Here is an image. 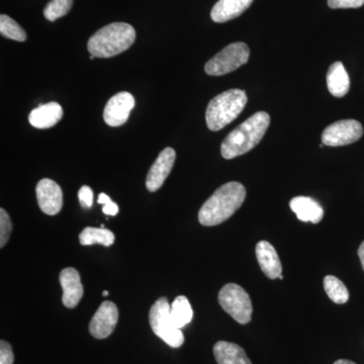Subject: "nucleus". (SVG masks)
Segmentation results:
<instances>
[{"label": "nucleus", "mask_w": 364, "mask_h": 364, "mask_svg": "<svg viewBox=\"0 0 364 364\" xmlns=\"http://www.w3.org/2000/svg\"><path fill=\"white\" fill-rule=\"evenodd\" d=\"M246 189L239 182H228L220 186L203 203L198 212V221L203 226L212 227L222 224L243 205Z\"/></svg>", "instance_id": "f257e3e1"}, {"label": "nucleus", "mask_w": 364, "mask_h": 364, "mask_svg": "<svg viewBox=\"0 0 364 364\" xmlns=\"http://www.w3.org/2000/svg\"><path fill=\"white\" fill-rule=\"evenodd\" d=\"M270 124V116L265 112H258L237 127L225 139L221 146V154L230 160L246 154L262 140Z\"/></svg>", "instance_id": "f03ea898"}, {"label": "nucleus", "mask_w": 364, "mask_h": 364, "mask_svg": "<svg viewBox=\"0 0 364 364\" xmlns=\"http://www.w3.org/2000/svg\"><path fill=\"white\" fill-rule=\"evenodd\" d=\"M136 40V31L126 23H112L98 30L87 43V50L95 58H111L121 54Z\"/></svg>", "instance_id": "7ed1b4c3"}, {"label": "nucleus", "mask_w": 364, "mask_h": 364, "mask_svg": "<svg viewBox=\"0 0 364 364\" xmlns=\"http://www.w3.org/2000/svg\"><path fill=\"white\" fill-rule=\"evenodd\" d=\"M247 95L244 90H230L210 100L205 112V121L210 131H220L231 124L247 104Z\"/></svg>", "instance_id": "20e7f679"}, {"label": "nucleus", "mask_w": 364, "mask_h": 364, "mask_svg": "<svg viewBox=\"0 0 364 364\" xmlns=\"http://www.w3.org/2000/svg\"><path fill=\"white\" fill-rule=\"evenodd\" d=\"M149 322L155 335L172 348H178L184 343L183 333L174 324L168 301L164 296L158 299L151 306Z\"/></svg>", "instance_id": "39448f33"}, {"label": "nucleus", "mask_w": 364, "mask_h": 364, "mask_svg": "<svg viewBox=\"0 0 364 364\" xmlns=\"http://www.w3.org/2000/svg\"><path fill=\"white\" fill-rule=\"evenodd\" d=\"M219 303L223 310L229 314L239 324H248L252 316L253 306L250 296L243 287L228 284L219 293Z\"/></svg>", "instance_id": "423d86ee"}, {"label": "nucleus", "mask_w": 364, "mask_h": 364, "mask_svg": "<svg viewBox=\"0 0 364 364\" xmlns=\"http://www.w3.org/2000/svg\"><path fill=\"white\" fill-rule=\"evenodd\" d=\"M249 56H250V50L245 43H233L224 48L212 59L208 60L205 64V70L208 75H225L247 63Z\"/></svg>", "instance_id": "0eeeda50"}, {"label": "nucleus", "mask_w": 364, "mask_h": 364, "mask_svg": "<svg viewBox=\"0 0 364 364\" xmlns=\"http://www.w3.org/2000/svg\"><path fill=\"white\" fill-rule=\"evenodd\" d=\"M363 135V124L355 119H341L325 129L322 143L330 147H340L355 143Z\"/></svg>", "instance_id": "6e6552de"}, {"label": "nucleus", "mask_w": 364, "mask_h": 364, "mask_svg": "<svg viewBox=\"0 0 364 364\" xmlns=\"http://www.w3.org/2000/svg\"><path fill=\"white\" fill-rule=\"evenodd\" d=\"M119 321V310L112 301H105L91 318L90 332L95 338L105 339L111 336Z\"/></svg>", "instance_id": "1a4fd4ad"}, {"label": "nucleus", "mask_w": 364, "mask_h": 364, "mask_svg": "<svg viewBox=\"0 0 364 364\" xmlns=\"http://www.w3.org/2000/svg\"><path fill=\"white\" fill-rule=\"evenodd\" d=\"M135 107V98L130 92L117 93L107 102L104 111L105 123L111 127H119L128 121L132 109Z\"/></svg>", "instance_id": "9d476101"}, {"label": "nucleus", "mask_w": 364, "mask_h": 364, "mask_svg": "<svg viewBox=\"0 0 364 364\" xmlns=\"http://www.w3.org/2000/svg\"><path fill=\"white\" fill-rule=\"evenodd\" d=\"M36 193L41 210L46 215H57L63 207L62 189L52 179L44 178L40 181L36 188Z\"/></svg>", "instance_id": "9b49d317"}, {"label": "nucleus", "mask_w": 364, "mask_h": 364, "mask_svg": "<svg viewBox=\"0 0 364 364\" xmlns=\"http://www.w3.org/2000/svg\"><path fill=\"white\" fill-rule=\"evenodd\" d=\"M176 158V151L172 148H165L160 153L156 161L151 166L147 178H146V188L150 193H154L161 188L173 168Z\"/></svg>", "instance_id": "f8f14e48"}, {"label": "nucleus", "mask_w": 364, "mask_h": 364, "mask_svg": "<svg viewBox=\"0 0 364 364\" xmlns=\"http://www.w3.org/2000/svg\"><path fill=\"white\" fill-rule=\"evenodd\" d=\"M59 280L63 289V305L69 309L75 308L80 303L85 293L80 274L75 268L67 267L60 272Z\"/></svg>", "instance_id": "ddd939ff"}, {"label": "nucleus", "mask_w": 364, "mask_h": 364, "mask_svg": "<svg viewBox=\"0 0 364 364\" xmlns=\"http://www.w3.org/2000/svg\"><path fill=\"white\" fill-rule=\"evenodd\" d=\"M255 251L262 272L268 279H279L282 272V262L272 244L267 241H260L256 245Z\"/></svg>", "instance_id": "4468645a"}, {"label": "nucleus", "mask_w": 364, "mask_h": 364, "mask_svg": "<svg viewBox=\"0 0 364 364\" xmlns=\"http://www.w3.org/2000/svg\"><path fill=\"white\" fill-rule=\"evenodd\" d=\"M63 117V109L57 102L41 105L37 109H33L28 116V122L37 129H49L61 121Z\"/></svg>", "instance_id": "2eb2a0df"}, {"label": "nucleus", "mask_w": 364, "mask_h": 364, "mask_svg": "<svg viewBox=\"0 0 364 364\" xmlns=\"http://www.w3.org/2000/svg\"><path fill=\"white\" fill-rule=\"evenodd\" d=\"M253 0H219L213 7L210 18L215 23H226L247 11Z\"/></svg>", "instance_id": "dca6fc26"}, {"label": "nucleus", "mask_w": 364, "mask_h": 364, "mask_svg": "<svg viewBox=\"0 0 364 364\" xmlns=\"http://www.w3.org/2000/svg\"><path fill=\"white\" fill-rule=\"evenodd\" d=\"M289 207L299 221L318 224L322 221L324 210L320 203L309 196H296L289 203Z\"/></svg>", "instance_id": "f3484780"}, {"label": "nucleus", "mask_w": 364, "mask_h": 364, "mask_svg": "<svg viewBox=\"0 0 364 364\" xmlns=\"http://www.w3.org/2000/svg\"><path fill=\"white\" fill-rule=\"evenodd\" d=\"M214 355L218 364H252L243 348L231 342H217Z\"/></svg>", "instance_id": "a211bd4d"}, {"label": "nucleus", "mask_w": 364, "mask_h": 364, "mask_svg": "<svg viewBox=\"0 0 364 364\" xmlns=\"http://www.w3.org/2000/svg\"><path fill=\"white\" fill-rule=\"evenodd\" d=\"M327 86L335 97H343L350 88V79L341 62H335L327 73Z\"/></svg>", "instance_id": "6ab92c4d"}, {"label": "nucleus", "mask_w": 364, "mask_h": 364, "mask_svg": "<svg viewBox=\"0 0 364 364\" xmlns=\"http://www.w3.org/2000/svg\"><path fill=\"white\" fill-rule=\"evenodd\" d=\"M79 241L83 246L100 244L105 247H109L114 244V234L105 228L87 227L79 235Z\"/></svg>", "instance_id": "aec40b11"}, {"label": "nucleus", "mask_w": 364, "mask_h": 364, "mask_svg": "<svg viewBox=\"0 0 364 364\" xmlns=\"http://www.w3.org/2000/svg\"><path fill=\"white\" fill-rule=\"evenodd\" d=\"M170 314L177 328L182 329L193 321V311L188 298L184 296H177L170 306Z\"/></svg>", "instance_id": "412c9836"}, {"label": "nucleus", "mask_w": 364, "mask_h": 364, "mask_svg": "<svg viewBox=\"0 0 364 364\" xmlns=\"http://www.w3.org/2000/svg\"><path fill=\"white\" fill-rule=\"evenodd\" d=\"M324 289L327 296L331 301H334L335 304L342 305V304L347 303L349 299V293L347 287H345L343 282L336 277L333 275H327L325 277L324 282Z\"/></svg>", "instance_id": "4be33fe9"}, {"label": "nucleus", "mask_w": 364, "mask_h": 364, "mask_svg": "<svg viewBox=\"0 0 364 364\" xmlns=\"http://www.w3.org/2000/svg\"><path fill=\"white\" fill-rule=\"evenodd\" d=\"M0 33L4 38L16 41V42H25L26 40L25 30L6 14L0 16Z\"/></svg>", "instance_id": "5701e85b"}, {"label": "nucleus", "mask_w": 364, "mask_h": 364, "mask_svg": "<svg viewBox=\"0 0 364 364\" xmlns=\"http://www.w3.org/2000/svg\"><path fill=\"white\" fill-rule=\"evenodd\" d=\"M72 6L73 0H51L45 7V18L50 21L58 20L70 11Z\"/></svg>", "instance_id": "b1692460"}, {"label": "nucleus", "mask_w": 364, "mask_h": 364, "mask_svg": "<svg viewBox=\"0 0 364 364\" xmlns=\"http://www.w3.org/2000/svg\"><path fill=\"white\" fill-rule=\"evenodd\" d=\"M13 225L6 210L0 208V247L4 248L11 237Z\"/></svg>", "instance_id": "393cba45"}, {"label": "nucleus", "mask_w": 364, "mask_h": 364, "mask_svg": "<svg viewBox=\"0 0 364 364\" xmlns=\"http://www.w3.org/2000/svg\"><path fill=\"white\" fill-rule=\"evenodd\" d=\"M363 4L364 0H328V6L333 9H358Z\"/></svg>", "instance_id": "a878e982"}, {"label": "nucleus", "mask_w": 364, "mask_h": 364, "mask_svg": "<svg viewBox=\"0 0 364 364\" xmlns=\"http://www.w3.org/2000/svg\"><path fill=\"white\" fill-rule=\"evenodd\" d=\"M14 360L13 348L4 340L0 341V364H13Z\"/></svg>", "instance_id": "bb28decb"}, {"label": "nucleus", "mask_w": 364, "mask_h": 364, "mask_svg": "<svg viewBox=\"0 0 364 364\" xmlns=\"http://www.w3.org/2000/svg\"><path fill=\"white\" fill-rule=\"evenodd\" d=\"M78 198L80 205L85 208H90L93 203V191L87 186H83L79 189Z\"/></svg>", "instance_id": "cd10ccee"}, {"label": "nucleus", "mask_w": 364, "mask_h": 364, "mask_svg": "<svg viewBox=\"0 0 364 364\" xmlns=\"http://www.w3.org/2000/svg\"><path fill=\"white\" fill-rule=\"evenodd\" d=\"M102 210H104L105 215H116L119 214V205L116 203L111 202L105 205Z\"/></svg>", "instance_id": "c85d7f7f"}, {"label": "nucleus", "mask_w": 364, "mask_h": 364, "mask_svg": "<svg viewBox=\"0 0 364 364\" xmlns=\"http://www.w3.org/2000/svg\"><path fill=\"white\" fill-rule=\"evenodd\" d=\"M112 200L109 196L105 195V193H100V196H98V203L100 205H107V203H111Z\"/></svg>", "instance_id": "c756f323"}, {"label": "nucleus", "mask_w": 364, "mask_h": 364, "mask_svg": "<svg viewBox=\"0 0 364 364\" xmlns=\"http://www.w3.org/2000/svg\"><path fill=\"white\" fill-rule=\"evenodd\" d=\"M358 256L359 259H360L361 265H363V268L364 270V241L363 242V243H361V245L359 246Z\"/></svg>", "instance_id": "7c9ffc66"}, {"label": "nucleus", "mask_w": 364, "mask_h": 364, "mask_svg": "<svg viewBox=\"0 0 364 364\" xmlns=\"http://www.w3.org/2000/svg\"><path fill=\"white\" fill-rule=\"evenodd\" d=\"M334 364H356V363H354L353 361L347 360V359H339V360H337L336 363H334Z\"/></svg>", "instance_id": "2f4dec72"}, {"label": "nucleus", "mask_w": 364, "mask_h": 364, "mask_svg": "<svg viewBox=\"0 0 364 364\" xmlns=\"http://www.w3.org/2000/svg\"><path fill=\"white\" fill-rule=\"evenodd\" d=\"M102 296H109V291H105L104 293H102Z\"/></svg>", "instance_id": "473e14b6"}, {"label": "nucleus", "mask_w": 364, "mask_h": 364, "mask_svg": "<svg viewBox=\"0 0 364 364\" xmlns=\"http://www.w3.org/2000/svg\"><path fill=\"white\" fill-rule=\"evenodd\" d=\"M95 56H93V55H90V60H93V59H95Z\"/></svg>", "instance_id": "72a5a7b5"}]
</instances>
